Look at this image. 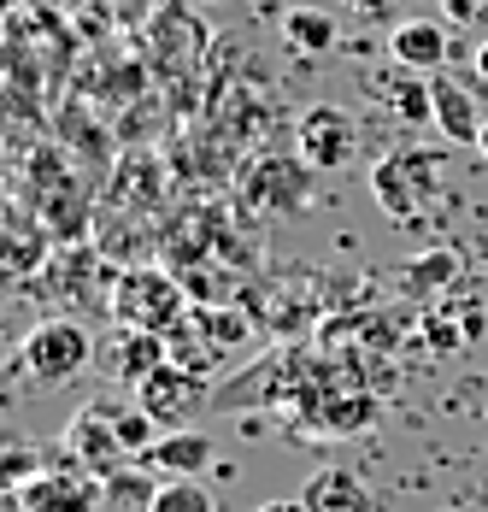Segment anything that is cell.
<instances>
[{"instance_id":"cell-1","label":"cell","mask_w":488,"mask_h":512,"mask_svg":"<svg viewBox=\"0 0 488 512\" xmlns=\"http://www.w3.org/2000/svg\"><path fill=\"white\" fill-rule=\"evenodd\" d=\"M112 318L124 330H153V336H171L183 318H189V289L159 271V265H130L118 283H112Z\"/></svg>"},{"instance_id":"cell-2","label":"cell","mask_w":488,"mask_h":512,"mask_svg":"<svg viewBox=\"0 0 488 512\" xmlns=\"http://www.w3.org/2000/svg\"><path fill=\"white\" fill-rule=\"evenodd\" d=\"M436 177H441V159L400 148V154H389V159H377V165H371V195H377V206H383L389 218L406 224V218H418L424 201L441 189Z\"/></svg>"},{"instance_id":"cell-3","label":"cell","mask_w":488,"mask_h":512,"mask_svg":"<svg viewBox=\"0 0 488 512\" xmlns=\"http://www.w3.org/2000/svg\"><path fill=\"white\" fill-rule=\"evenodd\" d=\"M89 365V330L77 318H42L30 336H24V371L36 383H71L77 371Z\"/></svg>"},{"instance_id":"cell-4","label":"cell","mask_w":488,"mask_h":512,"mask_svg":"<svg viewBox=\"0 0 488 512\" xmlns=\"http://www.w3.org/2000/svg\"><path fill=\"white\" fill-rule=\"evenodd\" d=\"M65 454L83 465V471H95L100 483L118 477L124 460H130V448L118 442V418H112V407L89 401V407L71 412V424H65Z\"/></svg>"},{"instance_id":"cell-5","label":"cell","mask_w":488,"mask_h":512,"mask_svg":"<svg viewBox=\"0 0 488 512\" xmlns=\"http://www.w3.org/2000/svg\"><path fill=\"white\" fill-rule=\"evenodd\" d=\"M206 395H212L206 377H200V371H183V365H171V359H165L153 377L136 383V407L153 412L165 430H189V418L206 407Z\"/></svg>"},{"instance_id":"cell-6","label":"cell","mask_w":488,"mask_h":512,"mask_svg":"<svg viewBox=\"0 0 488 512\" xmlns=\"http://www.w3.org/2000/svg\"><path fill=\"white\" fill-rule=\"evenodd\" d=\"M294 136H300V165H312V171H342L359 148V124L342 106H312Z\"/></svg>"},{"instance_id":"cell-7","label":"cell","mask_w":488,"mask_h":512,"mask_svg":"<svg viewBox=\"0 0 488 512\" xmlns=\"http://www.w3.org/2000/svg\"><path fill=\"white\" fill-rule=\"evenodd\" d=\"M147 42H153V65L159 71H183V65H195L200 42H206V24L189 12V0H159L153 24H147Z\"/></svg>"},{"instance_id":"cell-8","label":"cell","mask_w":488,"mask_h":512,"mask_svg":"<svg viewBox=\"0 0 488 512\" xmlns=\"http://www.w3.org/2000/svg\"><path fill=\"white\" fill-rule=\"evenodd\" d=\"M24 512H100V477L83 465H48L30 489H18Z\"/></svg>"},{"instance_id":"cell-9","label":"cell","mask_w":488,"mask_h":512,"mask_svg":"<svg viewBox=\"0 0 488 512\" xmlns=\"http://www.w3.org/2000/svg\"><path fill=\"white\" fill-rule=\"evenodd\" d=\"M430 101H436L441 136H447V142H459V148H477V136H483L477 89H471L465 77H453V71H436V77H430Z\"/></svg>"},{"instance_id":"cell-10","label":"cell","mask_w":488,"mask_h":512,"mask_svg":"<svg viewBox=\"0 0 488 512\" xmlns=\"http://www.w3.org/2000/svg\"><path fill=\"white\" fill-rule=\"evenodd\" d=\"M389 53L394 65H406L418 77H436V71H447V30L436 18H406V24H394Z\"/></svg>"},{"instance_id":"cell-11","label":"cell","mask_w":488,"mask_h":512,"mask_svg":"<svg viewBox=\"0 0 488 512\" xmlns=\"http://www.w3.org/2000/svg\"><path fill=\"white\" fill-rule=\"evenodd\" d=\"M212 460H218V442H212L206 430H165V436L142 454V465H159V471H171V477H195V471H206Z\"/></svg>"},{"instance_id":"cell-12","label":"cell","mask_w":488,"mask_h":512,"mask_svg":"<svg viewBox=\"0 0 488 512\" xmlns=\"http://www.w3.org/2000/svg\"><path fill=\"white\" fill-rule=\"evenodd\" d=\"M306 171L312 165H294V159H259L247 171V201L253 206H300L306 201Z\"/></svg>"},{"instance_id":"cell-13","label":"cell","mask_w":488,"mask_h":512,"mask_svg":"<svg viewBox=\"0 0 488 512\" xmlns=\"http://www.w3.org/2000/svg\"><path fill=\"white\" fill-rule=\"evenodd\" d=\"M312 512H377V495L347 471V465H324L312 483H306V495H300Z\"/></svg>"},{"instance_id":"cell-14","label":"cell","mask_w":488,"mask_h":512,"mask_svg":"<svg viewBox=\"0 0 488 512\" xmlns=\"http://www.w3.org/2000/svg\"><path fill=\"white\" fill-rule=\"evenodd\" d=\"M283 36H289L300 53H330L336 42H342L336 18L318 12V6H289V12H283Z\"/></svg>"},{"instance_id":"cell-15","label":"cell","mask_w":488,"mask_h":512,"mask_svg":"<svg viewBox=\"0 0 488 512\" xmlns=\"http://www.w3.org/2000/svg\"><path fill=\"white\" fill-rule=\"evenodd\" d=\"M195 324H200L206 348H212L218 359L236 354V348H247V336H253V324H247L236 307H200V312H195Z\"/></svg>"},{"instance_id":"cell-16","label":"cell","mask_w":488,"mask_h":512,"mask_svg":"<svg viewBox=\"0 0 488 512\" xmlns=\"http://www.w3.org/2000/svg\"><path fill=\"white\" fill-rule=\"evenodd\" d=\"M153 495H159V489L147 483L142 471H130V465H124L118 477H106V483H100V512H153Z\"/></svg>"},{"instance_id":"cell-17","label":"cell","mask_w":488,"mask_h":512,"mask_svg":"<svg viewBox=\"0 0 488 512\" xmlns=\"http://www.w3.org/2000/svg\"><path fill=\"white\" fill-rule=\"evenodd\" d=\"M389 106H394V118H400L406 130L430 124V118H436V101H430V77H406V83H389Z\"/></svg>"},{"instance_id":"cell-18","label":"cell","mask_w":488,"mask_h":512,"mask_svg":"<svg viewBox=\"0 0 488 512\" xmlns=\"http://www.w3.org/2000/svg\"><path fill=\"white\" fill-rule=\"evenodd\" d=\"M42 471H48V454L30 448V442H12V448L0 454V483H6V489H30Z\"/></svg>"},{"instance_id":"cell-19","label":"cell","mask_w":488,"mask_h":512,"mask_svg":"<svg viewBox=\"0 0 488 512\" xmlns=\"http://www.w3.org/2000/svg\"><path fill=\"white\" fill-rule=\"evenodd\" d=\"M112 418H118V442L130 448V460L147 454V448L159 442V430H165V424H159L153 412H142V407H112Z\"/></svg>"},{"instance_id":"cell-20","label":"cell","mask_w":488,"mask_h":512,"mask_svg":"<svg viewBox=\"0 0 488 512\" xmlns=\"http://www.w3.org/2000/svg\"><path fill=\"white\" fill-rule=\"evenodd\" d=\"M371 418H377V401L353 395V401H330L318 424H324V430H336V436H359V430H371Z\"/></svg>"},{"instance_id":"cell-21","label":"cell","mask_w":488,"mask_h":512,"mask_svg":"<svg viewBox=\"0 0 488 512\" xmlns=\"http://www.w3.org/2000/svg\"><path fill=\"white\" fill-rule=\"evenodd\" d=\"M153 512H212V495L200 489L195 477H171V483H159Z\"/></svg>"},{"instance_id":"cell-22","label":"cell","mask_w":488,"mask_h":512,"mask_svg":"<svg viewBox=\"0 0 488 512\" xmlns=\"http://www.w3.org/2000/svg\"><path fill=\"white\" fill-rule=\"evenodd\" d=\"M406 277H412V289H447V283L459 277V254L436 248V254L412 259V265H406Z\"/></svg>"},{"instance_id":"cell-23","label":"cell","mask_w":488,"mask_h":512,"mask_svg":"<svg viewBox=\"0 0 488 512\" xmlns=\"http://www.w3.org/2000/svg\"><path fill=\"white\" fill-rule=\"evenodd\" d=\"M441 12H447V24H459V30L488 24V0H441Z\"/></svg>"},{"instance_id":"cell-24","label":"cell","mask_w":488,"mask_h":512,"mask_svg":"<svg viewBox=\"0 0 488 512\" xmlns=\"http://www.w3.org/2000/svg\"><path fill=\"white\" fill-rule=\"evenodd\" d=\"M400 0H347V12H359V18H389Z\"/></svg>"},{"instance_id":"cell-25","label":"cell","mask_w":488,"mask_h":512,"mask_svg":"<svg viewBox=\"0 0 488 512\" xmlns=\"http://www.w3.org/2000/svg\"><path fill=\"white\" fill-rule=\"evenodd\" d=\"M259 512H312V507H306V501H265Z\"/></svg>"},{"instance_id":"cell-26","label":"cell","mask_w":488,"mask_h":512,"mask_svg":"<svg viewBox=\"0 0 488 512\" xmlns=\"http://www.w3.org/2000/svg\"><path fill=\"white\" fill-rule=\"evenodd\" d=\"M477 77L488 83V42H477Z\"/></svg>"},{"instance_id":"cell-27","label":"cell","mask_w":488,"mask_h":512,"mask_svg":"<svg viewBox=\"0 0 488 512\" xmlns=\"http://www.w3.org/2000/svg\"><path fill=\"white\" fill-rule=\"evenodd\" d=\"M477 154L488 159V118H483V136H477Z\"/></svg>"},{"instance_id":"cell-28","label":"cell","mask_w":488,"mask_h":512,"mask_svg":"<svg viewBox=\"0 0 488 512\" xmlns=\"http://www.w3.org/2000/svg\"><path fill=\"white\" fill-rule=\"evenodd\" d=\"M200 6H218V0H200Z\"/></svg>"}]
</instances>
